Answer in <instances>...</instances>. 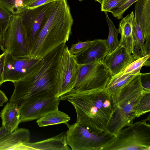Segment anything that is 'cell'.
<instances>
[{"label": "cell", "instance_id": "1", "mask_svg": "<svg viewBox=\"0 0 150 150\" xmlns=\"http://www.w3.org/2000/svg\"><path fill=\"white\" fill-rule=\"evenodd\" d=\"M74 107L76 122L81 125L108 130L113 114L111 96L105 88L74 89L59 97Z\"/></svg>", "mask_w": 150, "mask_h": 150}, {"label": "cell", "instance_id": "2", "mask_svg": "<svg viewBox=\"0 0 150 150\" xmlns=\"http://www.w3.org/2000/svg\"><path fill=\"white\" fill-rule=\"evenodd\" d=\"M73 23L67 0L54 1L30 48L28 56L42 59L61 44L66 43L71 35Z\"/></svg>", "mask_w": 150, "mask_h": 150}, {"label": "cell", "instance_id": "3", "mask_svg": "<svg viewBox=\"0 0 150 150\" xmlns=\"http://www.w3.org/2000/svg\"><path fill=\"white\" fill-rule=\"evenodd\" d=\"M63 43L41 59L38 64L22 79L14 82V88L9 101L19 105L34 96H57L55 69Z\"/></svg>", "mask_w": 150, "mask_h": 150}, {"label": "cell", "instance_id": "4", "mask_svg": "<svg viewBox=\"0 0 150 150\" xmlns=\"http://www.w3.org/2000/svg\"><path fill=\"white\" fill-rule=\"evenodd\" d=\"M139 74L119 93L111 95L114 113L107 129L114 134L132 124L136 118L135 108L143 91Z\"/></svg>", "mask_w": 150, "mask_h": 150}, {"label": "cell", "instance_id": "5", "mask_svg": "<svg viewBox=\"0 0 150 150\" xmlns=\"http://www.w3.org/2000/svg\"><path fill=\"white\" fill-rule=\"evenodd\" d=\"M66 124L67 143L72 150H106L113 142L115 134L106 130H101L85 126L77 122Z\"/></svg>", "mask_w": 150, "mask_h": 150}, {"label": "cell", "instance_id": "6", "mask_svg": "<svg viewBox=\"0 0 150 150\" xmlns=\"http://www.w3.org/2000/svg\"><path fill=\"white\" fill-rule=\"evenodd\" d=\"M149 115L146 119L133 123L116 134L113 142L106 150H150Z\"/></svg>", "mask_w": 150, "mask_h": 150}, {"label": "cell", "instance_id": "7", "mask_svg": "<svg viewBox=\"0 0 150 150\" xmlns=\"http://www.w3.org/2000/svg\"><path fill=\"white\" fill-rule=\"evenodd\" d=\"M80 66L75 55L70 52L66 44L59 55L55 69L58 97L73 88L77 82Z\"/></svg>", "mask_w": 150, "mask_h": 150}, {"label": "cell", "instance_id": "8", "mask_svg": "<svg viewBox=\"0 0 150 150\" xmlns=\"http://www.w3.org/2000/svg\"><path fill=\"white\" fill-rule=\"evenodd\" d=\"M0 48L14 57H28L26 31L20 14L13 15L8 27L0 35Z\"/></svg>", "mask_w": 150, "mask_h": 150}, {"label": "cell", "instance_id": "9", "mask_svg": "<svg viewBox=\"0 0 150 150\" xmlns=\"http://www.w3.org/2000/svg\"><path fill=\"white\" fill-rule=\"evenodd\" d=\"M111 76L101 62L80 64L77 82L72 89L105 88Z\"/></svg>", "mask_w": 150, "mask_h": 150}, {"label": "cell", "instance_id": "10", "mask_svg": "<svg viewBox=\"0 0 150 150\" xmlns=\"http://www.w3.org/2000/svg\"><path fill=\"white\" fill-rule=\"evenodd\" d=\"M60 101L57 96H34L28 98L19 105L21 122L38 120L49 112L58 109Z\"/></svg>", "mask_w": 150, "mask_h": 150}, {"label": "cell", "instance_id": "11", "mask_svg": "<svg viewBox=\"0 0 150 150\" xmlns=\"http://www.w3.org/2000/svg\"><path fill=\"white\" fill-rule=\"evenodd\" d=\"M3 73L4 82L13 83L23 78L40 62L41 59L29 57H16L9 53H5Z\"/></svg>", "mask_w": 150, "mask_h": 150}, {"label": "cell", "instance_id": "12", "mask_svg": "<svg viewBox=\"0 0 150 150\" xmlns=\"http://www.w3.org/2000/svg\"><path fill=\"white\" fill-rule=\"evenodd\" d=\"M54 2L26 10L19 14L26 31L29 53L30 48L46 19Z\"/></svg>", "mask_w": 150, "mask_h": 150}, {"label": "cell", "instance_id": "13", "mask_svg": "<svg viewBox=\"0 0 150 150\" xmlns=\"http://www.w3.org/2000/svg\"><path fill=\"white\" fill-rule=\"evenodd\" d=\"M134 19L133 11L122 19L119 25L121 35L120 44L129 54H132L136 59L142 56L136 38L132 31V24Z\"/></svg>", "mask_w": 150, "mask_h": 150}, {"label": "cell", "instance_id": "14", "mask_svg": "<svg viewBox=\"0 0 150 150\" xmlns=\"http://www.w3.org/2000/svg\"><path fill=\"white\" fill-rule=\"evenodd\" d=\"M135 60L133 55L129 54L120 44L114 51L108 53L101 62L107 68L112 76L123 71Z\"/></svg>", "mask_w": 150, "mask_h": 150}, {"label": "cell", "instance_id": "15", "mask_svg": "<svg viewBox=\"0 0 150 150\" xmlns=\"http://www.w3.org/2000/svg\"><path fill=\"white\" fill-rule=\"evenodd\" d=\"M109 52L106 40L96 39L85 50L75 56L79 64H85L101 62Z\"/></svg>", "mask_w": 150, "mask_h": 150}, {"label": "cell", "instance_id": "16", "mask_svg": "<svg viewBox=\"0 0 150 150\" xmlns=\"http://www.w3.org/2000/svg\"><path fill=\"white\" fill-rule=\"evenodd\" d=\"M69 149L67 143L66 132H64L42 141L23 144L19 149V150Z\"/></svg>", "mask_w": 150, "mask_h": 150}, {"label": "cell", "instance_id": "17", "mask_svg": "<svg viewBox=\"0 0 150 150\" xmlns=\"http://www.w3.org/2000/svg\"><path fill=\"white\" fill-rule=\"evenodd\" d=\"M135 20L141 28L144 40L150 39V0H138L135 5Z\"/></svg>", "mask_w": 150, "mask_h": 150}, {"label": "cell", "instance_id": "18", "mask_svg": "<svg viewBox=\"0 0 150 150\" xmlns=\"http://www.w3.org/2000/svg\"><path fill=\"white\" fill-rule=\"evenodd\" d=\"M30 132L25 128H18L0 139V150H18L23 144L29 142Z\"/></svg>", "mask_w": 150, "mask_h": 150}, {"label": "cell", "instance_id": "19", "mask_svg": "<svg viewBox=\"0 0 150 150\" xmlns=\"http://www.w3.org/2000/svg\"><path fill=\"white\" fill-rule=\"evenodd\" d=\"M20 109L18 104L8 102L1 112L2 126L11 133L18 128L20 120Z\"/></svg>", "mask_w": 150, "mask_h": 150}, {"label": "cell", "instance_id": "20", "mask_svg": "<svg viewBox=\"0 0 150 150\" xmlns=\"http://www.w3.org/2000/svg\"><path fill=\"white\" fill-rule=\"evenodd\" d=\"M137 75L125 74L122 71L111 76L105 89L111 95L116 94Z\"/></svg>", "mask_w": 150, "mask_h": 150}, {"label": "cell", "instance_id": "21", "mask_svg": "<svg viewBox=\"0 0 150 150\" xmlns=\"http://www.w3.org/2000/svg\"><path fill=\"white\" fill-rule=\"evenodd\" d=\"M70 119L67 114L57 109L49 112L38 119L36 123L39 127H42L62 123L66 124Z\"/></svg>", "mask_w": 150, "mask_h": 150}, {"label": "cell", "instance_id": "22", "mask_svg": "<svg viewBox=\"0 0 150 150\" xmlns=\"http://www.w3.org/2000/svg\"><path fill=\"white\" fill-rule=\"evenodd\" d=\"M108 12H104L109 30L108 37L106 40V43L109 48V53H110L120 45V42L118 40V35L120 32L119 29L116 28L112 21L108 17Z\"/></svg>", "mask_w": 150, "mask_h": 150}, {"label": "cell", "instance_id": "23", "mask_svg": "<svg viewBox=\"0 0 150 150\" xmlns=\"http://www.w3.org/2000/svg\"><path fill=\"white\" fill-rule=\"evenodd\" d=\"M150 55H145L135 60L130 63L123 71L125 74L137 75L143 66L149 67Z\"/></svg>", "mask_w": 150, "mask_h": 150}, {"label": "cell", "instance_id": "24", "mask_svg": "<svg viewBox=\"0 0 150 150\" xmlns=\"http://www.w3.org/2000/svg\"><path fill=\"white\" fill-rule=\"evenodd\" d=\"M150 111V91L143 90L135 108L136 117H139Z\"/></svg>", "mask_w": 150, "mask_h": 150}, {"label": "cell", "instance_id": "25", "mask_svg": "<svg viewBox=\"0 0 150 150\" xmlns=\"http://www.w3.org/2000/svg\"><path fill=\"white\" fill-rule=\"evenodd\" d=\"M25 0H0V3L13 15L20 14Z\"/></svg>", "mask_w": 150, "mask_h": 150}, {"label": "cell", "instance_id": "26", "mask_svg": "<svg viewBox=\"0 0 150 150\" xmlns=\"http://www.w3.org/2000/svg\"><path fill=\"white\" fill-rule=\"evenodd\" d=\"M132 31L137 40L142 57L145 56L144 40L142 30L137 23L134 17L132 24Z\"/></svg>", "mask_w": 150, "mask_h": 150}, {"label": "cell", "instance_id": "27", "mask_svg": "<svg viewBox=\"0 0 150 150\" xmlns=\"http://www.w3.org/2000/svg\"><path fill=\"white\" fill-rule=\"evenodd\" d=\"M13 14L0 3V35L8 25Z\"/></svg>", "mask_w": 150, "mask_h": 150}, {"label": "cell", "instance_id": "28", "mask_svg": "<svg viewBox=\"0 0 150 150\" xmlns=\"http://www.w3.org/2000/svg\"><path fill=\"white\" fill-rule=\"evenodd\" d=\"M138 0H127L120 5L112 9L109 11L117 19H121L125 11L133 4Z\"/></svg>", "mask_w": 150, "mask_h": 150}, {"label": "cell", "instance_id": "29", "mask_svg": "<svg viewBox=\"0 0 150 150\" xmlns=\"http://www.w3.org/2000/svg\"><path fill=\"white\" fill-rule=\"evenodd\" d=\"M57 0H25L21 13L26 10L33 9Z\"/></svg>", "mask_w": 150, "mask_h": 150}, {"label": "cell", "instance_id": "30", "mask_svg": "<svg viewBox=\"0 0 150 150\" xmlns=\"http://www.w3.org/2000/svg\"><path fill=\"white\" fill-rule=\"evenodd\" d=\"M93 41V40H87L84 42L79 41L76 44L71 45L69 51L74 55L77 54L85 50Z\"/></svg>", "mask_w": 150, "mask_h": 150}, {"label": "cell", "instance_id": "31", "mask_svg": "<svg viewBox=\"0 0 150 150\" xmlns=\"http://www.w3.org/2000/svg\"><path fill=\"white\" fill-rule=\"evenodd\" d=\"M127 0H102L101 10L103 12H109L112 9L120 5Z\"/></svg>", "mask_w": 150, "mask_h": 150}, {"label": "cell", "instance_id": "32", "mask_svg": "<svg viewBox=\"0 0 150 150\" xmlns=\"http://www.w3.org/2000/svg\"><path fill=\"white\" fill-rule=\"evenodd\" d=\"M140 81L143 90L150 91V73L139 74Z\"/></svg>", "mask_w": 150, "mask_h": 150}, {"label": "cell", "instance_id": "33", "mask_svg": "<svg viewBox=\"0 0 150 150\" xmlns=\"http://www.w3.org/2000/svg\"><path fill=\"white\" fill-rule=\"evenodd\" d=\"M6 53L3 52L0 55V86L4 82L3 79V73L4 66Z\"/></svg>", "mask_w": 150, "mask_h": 150}, {"label": "cell", "instance_id": "34", "mask_svg": "<svg viewBox=\"0 0 150 150\" xmlns=\"http://www.w3.org/2000/svg\"><path fill=\"white\" fill-rule=\"evenodd\" d=\"M8 100L5 93L0 89V107L2 106L4 104L6 103Z\"/></svg>", "mask_w": 150, "mask_h": 150}, {"label": "cell", "instance_id": "35", "mask_svg": "<svg viewBox=\"0 0 150 150\" xmlns=\"http://www.w3.org/2000/svg\"><path fill=\"white\" fill-rule=\"evenodd\" d=\"M145 55H150V39L146 40L144 44Z\"/></svg>", "mask_w": 150, "mask_h": 150}, {"label": "cell", "instance_id": "36", "mask_svg": "<svg viewBox=\"0 0 150 150\" xmlns=\"http://www.w3.org/2000/svg\"><path fill=\"white\" fill-rule=\"evenodd\" d=\"M10 133L4 127H0V139Z\"/></svg>", "mask_w": 150, "mask_h": 150}, {"label": "cell", "instance_id": "37", "mask_svg": "<svg viewBox=\"0 0 150 150\" xmlns=\"http://www.w3.org/2000/svg\"><path fill=\"white\" fill-rule=\"evenodd\" d=\"M95 0L96 1H97L98 2L100 3L101 4V3L102 0Z\"/></svg>", "mask_w": 150, "mask_h": 150}, {"label": "cell", "instance_id": "38", "mask_svg": "<svg viewBox=\"0 0 150 150\" xmlns=\"http://www.w3.org/2000/svg\"><path fill=\"white\" fill-rule=\"evenodd\" d=\"M79 0V1H83V0Z\"/></svg>", "mask_w": 150, "mask_h": 150}]
</instances>
